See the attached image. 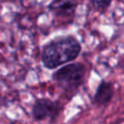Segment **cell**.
I'll return each mask as SVG.
<instances>
[{
    "mask_svg": "<svg viewBox=\"0 0 124 124\" xmlns=\"http://www.w3.org/2000/svg\"><path fill=\"white\" fill-rule=\"evenodd\" d=\"M85 73L86 69L82 63H70L54 72L52 78L71 99L84 82Z\"/></svg>",
    "mask_w": 124,
    "mask_h": 124,
    "instance_id": "cell-2",
    "label": "cell"
},
{
    "mask_svg": "<svg viewBox=\"0 0 124 124\" xmlns=\"http://www.w3.org/2000/svg\"><path fill=\"white\" fill-rule=\"evenodd\" d=\"M63 110V106L58 101H52L47 98L37 99L31 108V116L35 121H45L49 119L51 123L55 122Z\"/></svg>",
    "mask_w": 124,
    "mask_h": 124,
    "instance_id": "cell-3",
    "label": "cell"
},
{
    "mask_svg": "<svg viewBox=\"0 0 124 124\" xmlns=\"http://www.w3.org/2000/svg\"><path fill=\"white\" fill-rule=\"evenodd\" d=\"M77 7V0H52L48 5V9L54 14V16L60 17L74 16Z\"/></svg>",
    "mask_w": 124,
    "mask_h": 124,
    "instance_id": "cell-4",
    "label": "cell"
},
{
    "mask_svg": "<svg viewBox=\"0 0 124 124\" xmlns=\"http://www.w3.org/2000/svg\"><path fill=\"white\" fill-rule=\"evenodd\" d=\"M113 96L114 88L112 83L107 80H102L96 89V92L93 97V102L97 106L106 107L111 102Z\"/></svg>",
    "mask_w": 124,
    "mask_h": 124,
    "instance_id": "cell-5",
    "label": "cell"
},
{
    "mask_svg": "<svg viewBox=\"0 0 124 124\" xmlns=\"http://www.w3.org/2000/svg\"><path fill=\"white\" fill-rule=\"evenodd\" d=\"M111 1L112 0H89L93 10L100 13L105 12L109 7Z\"/></svg>",
    "mask_w": 124,
    "mask_h": 124,
    "instance_id": "cell-6",
    "label": "cell"
},
{
    "mask_svg": "<svg viewBox=\"0 0 124 124\" xmlns=\"http://www.w3.org/2000/svg\"><path fill=\"white\" fill-rule=\"evenodd\" d=\"M81 51L79 42L73 36L52 40L42 51V62L47 69H55L63 64L74 61Z\"/></svg>",
    "mask_w": 124,
    "mask_h": 124,
    "instance_id": "cell-1",
    "label": "cell"
}]
</instances>
